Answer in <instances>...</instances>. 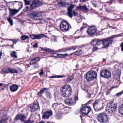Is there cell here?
Instances as JSON below:
<instances>
[{"label": "cell", "mask_w": 123, "mask_h": 123, "mask_svg": "<svg viewBox=\"0 0 123 123\" xmlns=\"http://www.w3.org/2000/svg\"><path fill=\"white\" fill-rule=\"evenodd\" d=\"M61 93L63 97L70 96L71 93V88L69 85H65L61 89Z\"/></svg>", "instance_id": "6da1fadb"}, {"label": "cell", "mask_w": 123, "mask_h": 123, "mask_svg": "<svg viewBox=\"0 0 123 123\" xmlns=\"http://www.w3.org/2000/svg\"><path fill=\"white\" fill-rule=\"evenodd\" d=\"M116 109V105L113 102H110L107 104L106 110L108 113H113L115 112Z\"/></svg>", "instance_id": "7a4b0ae2"}, {"label": "cell", "mask_w": 123, "mask_h": 123, "mask_svg": "<svg viewBox=\"0 0 123 123\" xmlns=\"http://www.w3.org/2000/svg\"><path fill=\"white\" fill-rule=\"evenodd\" d=\"M43 13L40 12H33L31 13L29 15V16L32 19L35 20H39L42 19L44 17Z\"/></svg>", "instance_id": "3957f363"}, {"label": "cell", "mask_w": 123, "mask_h": 123, "mask_svg": "<svg viewBox=\"0 0 123 123\" xmlns=\"http://www.w3.org/2000/svg\"><path fill=\"white\" fill-rule=\"evenodd\" d=\"M97 76V74L96 72L93 71H91L87 73L86 75V78L88 81H93Z\"/></svg>", "instance_id": "277c9868"}, {"label": "cell", "mask_w": 123, "mask_h": 123, "mask_svg": "<svg viewBox=\"0 0 123 123\" xmlns=\"http://www.w3.org/2000/svg\"><path fill=\"white\" fill-rule=\"evenodd\" d=\"M98 119L100 122L104 123L108 121V116L105 113H101L98 116Z\"/></svg>", "instance_id": "5b68a950"}, {"label": "cell", "mask_w": 123, "mask_h": 123, "mask_svg": "<svg viewBox=\"0 0 123 123\" xmlns=\"http://www.w3.org/2000/svg\"><path fill=\"white\" fill-rule=\"evenodd\" d=\"M69 28V24L66 21H63L60 25V29L61 30L66 31Z\"/></svg>", "instance_id": "8992f818"}, {"label": "cell", "mask_w": 123, "mask_h": 123, "mask_svg": "<svg viewBox=\"0 0 123 123\" xmlns=\"http://www.w3.org/2000/svg\"><path fill=\"white\" fill-rule=\"evenodd\" d=\"M42 4V3L40 1L35 0V1H33L31 6H30V7H31V8L34 9L35 8L41 6Z\"/></svg>", "instance_id": "52a82bcc"}, {"label": "cell", "mask_w": 123, "mask_h": 123, "mask_svg": "<svg viewBox=\"0 0 123 123\" xmlns=\"http://www.w3.org/2000/svg\"><path fill=\"white\" fill-rule=\"evenodd\" d=\"M101 75L103 77L108 78L111 76V73L108 70H104L101 71Z\"/></svg>", "instance_id": "ba28073f"}, {"label": "cell", "mask_w": 123, "mask_h": 123, "mask_svg": "<svg viewBox=\"0 0 123 123\" xmlns=\"http://www.w3.org/2000/svg\"><path fill=\"white\" fill-rule=\"evenodd\" d=\"M90 111L91 108L90 107H88V106H85L81 109V111L82 113L83 114L87 115Z\"/></svg>", "instance_id": "9c48e42d"}, {"label": "cell", "mask_w": 123, "mask_h": 123, "mask_svg": "<svg viewBox=\"0 0 123 123\" xmlns=\"http://www.w3.org/2000/svg\"><path fill=\"white\" fill-rule=\"evenodd\" d=\"M96 31V28L95 26H91L88 29L87 33L89 35H92L95 33Z\"/></svg>", "instance_id": "30bf717a"}, {"label": "cell", "mask_w": 123, "mask_h": 123, "mask_svg": "<svg viewBox=\"0 0 123 123\" xmlns=\"http://www.w3.org/2000/svg\"><path fill=\"white\" fill-rule=\"evenodd\" d=\"M44 36H46L45 35L43 34H39V35H32L30 36L31 38L33 39H40L42 38Z\"/></svg>", "instance_id": "8fae6325"}, {"label": "cell", "mask_w": 123, "mask_h": 123, "mask_svg": "<svg viewBox=\"0 0 123 123\" xmlns=\"http://www.w3.org/2000/svg\"><path fill=\"white\" fill-rule=\"evenodd\" d=\"M52 115V112L51 111H48L44 113L43 116V118L44 119H47Z\"/></svg>", "instance_id": "7c38bea8"}, {"label": "cell", "mask_w": 123, "mask_h": 123, "mask_svg": "<svg viewBox=\"0 0 123 123\" xmlns=\"http://www.w3.org/2000/svg\"><path fill=\"white\" fill-rule=\"evenodd\" d=\"M25 117L22 114H20V115H18L16 117V120H18V119H20L22 121H24L25 120Z\"/></svg>", "instance_id": "4fadbf2b"}, {"label": "cell", "mask_w": 123, "mask_h": 123, "mask_svg": "<svg viewBox=\"0 0 123 123\" xmlns=\"http://www.w3.org/2000/svg\"><path fill=\"white\" fill-rule=\"evenodd\" d=\"M38 105L37 103H34L32 106L31 108V111H36L38 109Z\"/></svg>", "instance_id": "5bb4252c"}, {"label": "cell", "mask_w": 123, "mask_h": 123, "mask_svg": "<svg viewBox=\"0 0 123 123\" xmlns=\"http://www.w3.org/2000/svg\"><path fill=\"white\" fill-rule=\"evenodd\" d=\"M18 87L16 84H13L10 87V90L12 91H15L18 89Z\"/></svg>", "instance_id": "9a60e30c"}, {"label": "cell", "mask_w": 123, "mask_h": 123, "mask_svg": "<svg viewBox=\"0 0 123 123\" xmlns=\"http://www.w3.org/2000/svg\"><path fill=\"white\" fill-rule=\"evenodd\" d=\"M103 46L105 47H107L111 43L110 40H105L104 41H103Z\"/></svg>", "instance_id": "2e32d148"}, {"label": "cell", "mask_w": 123, "mask_h": 123, "mask_svg": "<svg viewBox=\"0 0 123 123\" xmlns=\"http://www.w3.org/2000/svg\"><path fill=\"white\" fill-rule=\"evenodd\" d=\"M73 7V6L71 5L70 7L68 8V15L70 17H71L72 16V9Z\"/></svg>", "instance_id": "e0dca14e"}, {"label": "cell", "mask_w": 123, "mask_h": 123, "mask_svg": "<svg viewBox=\"0 0 123 123\" xmlns=\"http://www.w3.org/2000/svg\"><path fill=\"white\" fill-rule=\"evenodd\" d=\"M54 56H55L56 57H64L66 56L67 55H61V54H57V53H55L54 54Z\"/></svg>", "instance_id": "ac0fdd59"}, {"label": "cell", "mask_w": 123, "mask_h": 123, "mask_svg": "<svg viewBox=\"0 0 123 123\" xmlns=\"http://www.w3.org/2000/svg\"><path fill=\"white\" fill-rule=\"evenodd\" d=\"M72 99H66L65 100V103L67 104H71L72 103Z\"/></svg>", "instance_id": "d6986e66"}, {"label": "cell", "mask_w": 123, "mask_h": 123, "mask_svg": "<svg viewBox=\"0 0 123 123\" xmlns=\"http://www.w3.org/2000/svg\"><path fill=\"white\" fill-rule=\"evenodd\" d=\"M119 113L123 115V104L119 107Z\"/></svg>", "instance_id": "ffe728a7"}, {"label": "cell", "mask_w": 123, "mask_h": 123, "mask_svg": "<svg viewBox=\"0 0 123 123\" xmlns=\"http://www.w3.org/2000/svg\"><path fill=\"white\" fill-rule=\"evenodd\" d=\"M11 56L12 57H15V58H16L17 57L16 53V52H15V51H13L11 53Z\"/></svg>", "instance_id": "44dd1931"}, {"label": "cell", "mask_w": 123, "mask_h": 123, "mask_svg": "<svg viewBox=\"0 0 123 123\" xmlns=\"http://www.w3.org/2000/svg\"><path fill=\"white\" fill-rule=\"evenodd\" d=\"M28 37L27 36H23L21 37V38L23 40H25L26 39H27Z\"/></svg>", "instance_id": "7402d4cb"}, {"label": "cell", "mask_w": 123, "mask_h": 123, "mask_svg": "<svg viewBox=\"0 0 123 123\" xmlns=\"http://www.w3.org/2000/svg\"><path fill=\"white\" fill-rule=\"evenodd\" d=\"M8 21L9 22V23L11 25H13V21L12 20V19H10V18H8Z\"/></svg>", "instance_id": "603a6c76"}, {"label": "cell", "mask_w": 123, "mask_h": 123, "mask_svg": "<svg viewBox=\"0 0 123 123\" xmlns=\"http://www.w3.org/2000/svg\"><path fill=\"white\" fill-rule=\"evenodd\" d=\"M44 123V122H40V123Z\"/></svg>", "instance_id": "cb8c5ba5"}, {"label": "cell", "mask_w": 123, "mask_h": 123, "mask_svg": "<svg viewBox=\"0 0 123 123\" xmlns=\"http://www.w3.org/2000/svg\"><path fill=\"white\" fill-rule=\"evenodd\" d=\"M48 123H50V122H48Z\"/></svg>", "instance_id": "d4e9b609"}]
</instances>
